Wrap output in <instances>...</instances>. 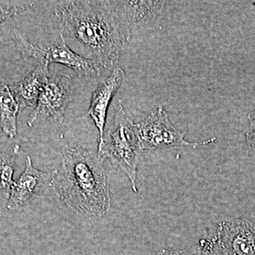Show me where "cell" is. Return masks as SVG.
<instances>
[{
	"mask_svg": "<svg viewBox=\"0 0 255 255\" xmlns=\"http://www.w3.org/2000/svg\"><path fill=\"white\" fill-rule=\"evenodd\" d=\"M253 4H254L255 5V1H253Z\"/></svg>",
	"mask_w": 255,
	"mask_h": 255,
	"instance_id": "19",
	"label": "cell"
},
{
	"mask_svg": "<svg viewBox=\"0 0 255 255\" xmlns=\"http://www.w3.org/2000/svg\"><path fill=\"white\" fill-rule=\"evenodd\" d=\"M140 152L135 124L129 118L119 101L108 130L104 134L102 142L99 144L97 156L104 161L110 159L115 167L122 169L128 177L132 191L136 193Z\"/></svg>",
	"mask_w": 255,
	"mask_h": 255,
	"instance_id": "3",
	"label": "cell"
},
{
	"mask_svg": "<svg viewBox=\"0 0 255 255\" xmlns=\"http://www.w3.org/2000/svg\"><path fill=\"white\" fill-rule=\"evenodd\" d=\"M248 118H249L250 122H255V110L250 113L249 115H248Z\"/></svg>",
	"mask_w": 255,
	"mask_h": 255,
	"instance_id": "18",
	"label": "cell"
},
{
	"mask_svg": "<svg viewBox=\"0 0 255 255\" xmlns=\"http://www.w3.org/2000/svg\"><path fill=\"white\" fill-rule=\"evenodd\" d=\"M155 255H198L196 246L187 249L179 250V251H167L162 250L159 251Z\"/></svg>",
	"mask_w": 255,
	"mask_h": 255,
	"instance_id": "15",
	"label": "cell"
},
{
	"mask_svg": "<svg viewBox=\"0 0 255 255\" xmlns=\"http://www.w3.org/2000/svg\"><path fill=\"white\" fill-rule=\"evenodd\" d=\"M18 10L15 6L0 7V23L7 21L18 14Z\"/></svg>",
	"mask_w": 255,
	"mask_h": 255,
	"instance_id": "16",
	"label": "cell"
},
{
	"mask_svg": "<svg viewBox=\"0 0 255 255\" xmlns=\"http://www.w3.org/2000/svg\"><path fill=\"white\" fill-rule=\"evenodd\" d=\"M196 246L199 255H225L215 238L201 240Z\"/></svg>",
	"mask_w": 255,
	"mask_h": 255,
	"instance_id": "14",
	"label": "cell"
},
{
	"mask_svg": "<svg viewBox=\"0 0 255 255\" xmlns=\"http://www.w3.org/2000/svg\"><path fill=\"white\" fill-rule=\"evenodd\" d=\"M117 7L128 24L149 23L164 8V1H116Z\"/></svg>",
	"mask_w": 255,
	"mask_h": 255,
	"instance_id": "11",
	"label": "cell"
},
{
	"mask_svg": "<svg viewBox=\"0 0 255 255\" xmlns=\"http://www.w3.org/2000/svg\"><path fill=\"white\" fill-rule=\"evenodd\" d=\"M60 41L56 44L47 47H39L31 43L26 36L18 31H14L16 45L23 56L33 58L39 63H59L73 69L80 78L90 77L98 78L102 73V67L96 60L84 58L75 53L67 45L66 41L61 33Z\"/></svg>",
	"mask_w": 255,
	"mask_h": 255,
	"instance_id": "4",
	"label": "cell"
},
{
	"mask_svg": "<svg viewBox=\"0 0 255 255\" xmlns=\"http://www.w3.org/2000/svg\"><path fill=\"white\" fill-rule=\"evenodd\" d=\"M97 153L82 145L64 150L53 185L58 197L82 218L101 217L109 212V177Z\"/></svg>",
	"mask_w": 255,
	"mask_h": 255,
	"instance_id": "2",
	"label": "cell"
},
{
	"mask_svg": "<svg viewBox=\"0 0 255 255\" xmlns=\"http://www.w3.org/2000/svg\"><path fill=\"white\" fill-rule=\"evenodd\" d=\"M19 146L15 145L10 152H0V199H9L14 184L16 159L21 154Z\"/></svg>",
	"mask_w": 255,
	"mask_h": 255,
	"instance_id": "13",
	"label": "cell"
},
{
	"mask_svg": "<svg viewBox=\"0 0 255 255\" xmlns=\"http://www.w3.org/2000/svg\"><path fill=\"white\" fill-rule=\"evenodd\" d=\"M19 109L9 87L0 83V128L5 135L11 139L17 135V114Z\"/></svg>",
	"mask_w": 255,
	"mask_h": 255,
	"instance_id": "12",
	"label": "cell"
},
{
	"mask_svg": "<svg viewBox=\"0 0 255 255\" xmlns=\"http://www.w3.org/2000/svg\"><path fill=\"white\" fill-rule=\"evenodd\" d=\"M139 146L141 151L160 150L171 147H196L207 145L216 140L214 137L205 141L188 142L184 134L172 125L168 114L160 106L139 123L135 124Z\"/></svg>",
	"mask_w": 255,
	"mask_h": 255,
	"instance_id": "5",
	"label": "cell"
},
{
	"mask_svg": "<svg viewBox=\"0 0 255 255\" xmlns=\"http://www.w3.org/2000/svg\"><path fill=\"white\" fill-rule=\"evenodd\" d=\"M125 76L123 69L117 68L103 80L92 94L91 104L85 117H91L100 132L99 144L103 140L107 112Z\"/></svg>",
	"mask_w": 255,
	"mask_h": 255,
	"instance_id": "9",
	"label": "cell"
},
{
	"mask_svg": "<svg viewBox=\"0 0 255 255\" xmlns=\"http://www.w3.org/2000/svg\"><path fill=\"white\" fill-rule=\"evenodd\" d=\"M49 65L39 63L31 73L12 87L20 109L36 107L39 96L50 78Z\"/></svg>",
	"mask_w": 255,
	"mask_h": 255,
	"instance_id": "10",
	"label": "cell"
},
{
	"mask_svg": "<svg viewBox=\"0 0 255 255\" xmlns=\"http://www.w3.org/2000/svg\"><path fill=\"white\" fill-rule=\"evenodd\" d=\"M72 80L67 74L50 77L43 87L34 110L30 114L28 125L33 127L43 121L53 120L63 124L67 107L73 100Z\"/></svg>",
	"mask_w": 255,
	"mask_h": 255,
	"instance_id": "6",
	"label": "cell"
},
{
	"mask_svg": "<svg viewBox=\"0 0 255 255\" xmlns=\"http://www.w3.org/2000/svg\"><path fill=\"white\" fill-rule=\"evenodd\" d=\"M247 140L249 147L255 151V122H251V130L247 133Z\"/></svg>",
	"mask_w": 255,
	"mask_h": 255,
	"instance_id": "17",
	"label": "cell"
},
{
	"mask_svg": "<svg viewBox=\"0 0 255 255\" xmlns=\"http://www.w3.org/2000/svg\"><path fill=\"white\" fill-rule=\"evenodd\" d=\"M55 15L65 41H77L90 50L103 70L119 61L130 40V26L116 1H63Z\"/></svg>",
	"mask_w": 255,
	"mask_h": 255,
	"instance_id": "1",
	"label": "cell"
},
{
	"mask_svg": "<svg viewBox=\"0 0 255 255\" xmlns=\"http://www.w3.org/2000/svg\"><path fill=\"white\" fill-rule=\"evenodd\" d=\"M55 172H45L36 169L28 156L24 171L11 187L7 209L11 211L21 209L41 195L45 189L53 185Z\"/></svg>",
	"mask_w": 255,
	"mask_h": 255,
	"instance_id": "8",
	"label": "cell"
},
{
	"mask_svg": "<svg viewBox=\"0 0 255 255\" xmlns=\"http://www.w3.org/2000/svg\"><path fill=\"white\" fill-rule=\"evenodd\" d=\"M215 238L225 255H255V223L248 220L222 221Z\"/></svg>",
	"mask_w": 255,
	"mask_h": 255,
	"instance_id": "7",
	"label": "cell"
}]
</instances>
